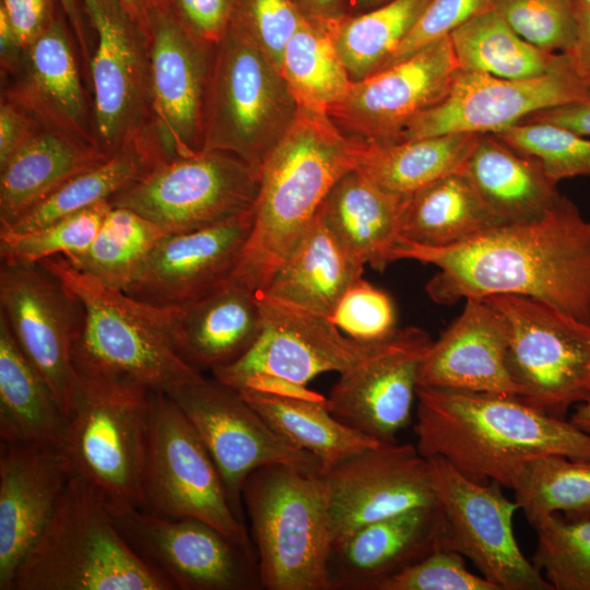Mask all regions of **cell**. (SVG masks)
Returning a JSON list of instances; mask_svg holds the SVG:
<instances>
[{
    "label": "cell",
    "instance_id": "obj_1",
    "mask_svg": "<svg viewBox=\"0 0 590 590\" xmlns=\"http://www.w3.org/2000/svg\"><path fill=\"white\" fill-rule=\"evenodd\" d=\"M403 259L438 269L425 286L436 304L517 295L590 323V221L564 196L538 219L496 225L456 245L400 240L391 261Z\"/></svg>",
    "mask_w": 590,
    "mask_h": 590
},
{
    "label": "cell",
    "instance_id": "obj_2",
    "mask_svg": "<svg viewBox=\"0 0 590 590\" xmlns=\"http://www.w3.org/2000/svg\"><path fill=\"white\" fill-rule=\"evenodd\" d=\"M415 418L421 455L479 483L511 489L521 468L542 456L590 460V435L515 396L417 387Z\"/></svg>",
    "mask_w": 590,
    "mask_h": 590
},
{
    "label": "cell",
    "instance_id": "obj_3",
    "mask_svg": "<svg viewBox=\"0 0 590 590\" xmlns=\"http://www.w3.org/2000/svg\"><path fill=\"white\" fill-rule=\"evenodd\" d=\"M368 145L344 133L326 110L299 105L260 166L252 226L229 280L264 292L332 187L359 167Z\"/></svg>",
    "mask_w": 590,
    "mask_h": 590
},
{
    "label": "cell",
    "instance_id": "obj_4",
    "mask_svg": "<svg viewBox=\"0 0 590 590\" xmlns=\"http://www.w3.org/2000/svg\"><path fill=\"white\" fill-rule=\"evenodd\" d=\"M12 590H176L117 529L103 496L72 474Z\"/></svg>",
    "mask_w": 590,
    "mask_h": 590
},
{
    "label": "cell",
    "instance_id": "obj_5",
    "mask_svg": "<svg viewBox=\"0 0 590 590\" xmlns=\"http://www.w3.org/2000/svg\"><path fill=\"white\" fill-rule=\"evenodd\" d=\"M40 262L82 304L83 322L72 349L78 374L127 379L166 393L202 376L175 350L166 307L111 288L76 270L62 256Z\"/></svg>",
    "mask_w": 590,
    "mask_h": 590
},
{
    "label": "cell",
    "instance_id": "obj_6",
    "mask_svg": "<svg viewBox=\"0 0 590 590\" xmlns=\"http://www.w3.org/2000/svg\"><path fill=\"white\" fill-rule=\"evenodd\" d=\"M261 588L332 590L333 531L322 473L288 464L253 471L243 488Z\"/></svg>",
    "mask_w": 590,
    "mask_h": 590
},
{
    "label": "cell",
    "instance_id": "obj_7",
    "mask_svg": "<svg viewBox=\"0 0 590 590\" xmlns=\"http://www.w3.org/2000/svg\"><path fill=\"white\" fill-rule=\"evenodd\" d=\"M298 109L278 64L228 24L213 49L202 111V150L232 153L259 170Z\"/></svg>",
    "mask_w": 590,
    "mask_h": 590
},
{
    "label": "cell",
    "instance_id": "obj_8",
    "mask_svg": "<svg viewBox=\"0 0 590 590\" xmlns=\"http://www.w3.org/2000/svg\"><path fill=\"white\" fill-rule=\"evenodd\" d=\"M79 375L62 442L72 474L113 506L142 508L153 390Z\"/></svg>",
    "mask_w": 590,
    "mask_h": 590
},
{
    "label": "cell",
    "instance_id": "obj_9",
    "mask_svg": "<svg viewBox=\"0 0 590 590\" xmlns=\"http://www.w3.org/2000/svg\"><path fill=\"white\" fill-rule=\"evenodd\" d=\"M484 298L506 321L518 398L557 418L590 400V323L529 297Z\"/></svg>",
    "mask_w": 590,
    "mask_h": 590
},
{
    "label": "cell",
    "instance_id": "obj_10",
    "mask_svg": "<svg viewBox=\"0 0 590 590\" xmlns=\"http://www.w3.org/2000/svg\"><path fill=\"white\" fill-rule=\"evenodd\" d=\"M141 509L162 517L205 521L256 556L250 534L233 510L211 455L165 392L152 394Z\"/></svg>",
    "mask_w": 590,
    "mask_h": 590
},
{
    "label": "cell",
    "instance_id": "obj_11",
    "mask_svg": "<svg viewBox=\"0 0 590 590\" xmlns=\"http://www.w3.org/2000/svg\"><path fill=\"white\" fill-rule=\"evenodd\" d=\"M259 170L228 152L201 150L166 160L114 196L165 234L208 227L253 208Z\"/></svg>",
    "mask_w": 590,
    "mask_h": 590
},
{
    "label": "cell",
    "instance_id": "obj_12",
    "mask_svg": "<svg viewBox=\"0 0 590 590\" xmlns=\"http://www.w3.org/2000/svg\"><path fill=\"white\" fill-rule=\"evenodd\" d=\"M262 327L251 347L239 358L211 370L214 378L241 390L264 379L306 386L327 371L349 373L367 363L390 337L361 341L341 333L322 315L256 292Z\"/></svg>",
    "mask_w": 590,
    "mask_h": 590
},
{
    "label": "cell",
    "instance_id": "obj_13",
    "mask_svg": "<svg viewBox=\"0 0 590 590\" xmlns=\"http://www.w3.org/2000/svg\"><path fill=\"white\" fill-rule=\"evenodd\" d=\"M81 1L96 34L90 71L98 149L110 156L132 143L154 142L158 145L153 131L150 56L144 26L120 0Z\"/></svg>",
    "mask_w": 590,
    "mask_h": 590
},
{
    "label": "cell",
    "instance_id": "obj_14",
    "mask_svg": "<svg viewBox=\"0 0 590 590\" xmlns=\"http://www.w3.org/2000/svg\"><path fill=\"white\" fill-rule=\"evenodd\" d=\"M167 394L206 447L222 476L233 510L244 524L243 488L257 469L288 464L306 472L322 473L316 457L278 434L239 390L216 378L202 375Z\"/></svg>",
    "mask_w": 590,
    "mask_h": 590
},
{
    "label": "cell",
    "instance_id": "obj_15",
    "mask_svg": "<svg viewBox=\"0 0 590 590\" xmlns=\"http://www.w3.org/2000/svg\"><path fill=\"white\" fill-rule=\"evenodd\" d=\"M0 316L68 417L79 386L72 349L83 322L81 302L42 262L1 260Z\"/></svg>",
    "mask_w": 590,
    "mask_h": 590
},
{
    "label": "cell",
    "instance_id": "obj_16",
    "mask_svg": "<svg viewBox=\"0 0 590 590\" xmlns=\"http://www.w3.org/2000/svg\"><path fill=\"white\" fill-rule=\"evenodd\" d=\"M106 507L127 543L176 589L261 588L257 557L208 522L156 516L131 506Z\"/></svg>",
    "mask_w": 590,
    "mask_h": 590
},
{
    "label": "cell",
    "instance_id": "obj_17",
    "mask_svg": "<svg viewBox=\"0 0 590 590\" xmlns=\"http://www.w3.org/2000/svg\"><path fill=\"white\" fill-rule=\"evenodd\" d=\"M428 460L451 547L498 590H553L517 543L514 516L519 507L515 499H508L499 484L473 481L442 458Z\"/></svg>",
    "mask_w": 590,
    "mask_h": 590
},
{
    "label": "cell",
    "instance_id": "obj_18",
    "mask_svg": "<svg viewBox=\"0 0 590 590\" xmlns=\"http://www.w3.org/2000/svg\"><path fill=\"white\" fill-rule=\"evenodd\" d=\"M148 35L153 131L166 160L202 150V111L214 45L198 37L169 0H150Z\"/></svg>",
    "mask_w": 590,
    "mask_h": 590
},
{
    "label": "cell",
    "instance_id": "obj_19",
    "mask_svg": "<svg viewBox=\"0 0 590 590\" xmlns=\"http://www.w3.org/2000/svg\"><path fill=\"white\" fill-rule=\"evenodd\" d=\"M590 96L566 56L530 79H503L458 70L441 102L416 117L397 142L449 133H498L528 116Z\"/></svg>",
    "mask_w": 590,
    "mask_h": 590
},
{
    "label": "cell",
    "instance_id": "obj_20",
    "mask_svg": "<svg viewBox=\"0 0 590 590\" xmlns=\"http://www.w3.org/2000/svg\"><path fill=\"white\" fill-rule=\"evenodd\" d=\"M458 70L448 36L353 82L327 113L347 135L369 144L393 143L409 123L444 99Z\"/></svg>",
    "mask_w": 590,
    "mask_h": 590
},
{
    "label": "cell",
    "instance_id": "obj_21",
    "mask_svg": "<svg viewBox=\"0 0 590 590\" xmlns=\"http://www.w3.org/2000/svg\"><path fill=\"white\" fill-rule=\"evenodd\" d=\"M322 475L329 488L333 546L374 521L438 505L429 460L412 444L379 442Z\"/></svg>",
    "mask_w": 590,
    "mask_h": 590
},
{
    "label": "cell",
    "instance_id": "obj_22",
    "mask_svg": "<svg viewBox=\"0 0 590 590\" xmlns=\"http://www.w3.org/2000/svg\"><path fill=\"white\" fill-rule=\"evenodd\" d=\"M432 341L421 328H397L382 352L340 375L327 398L329 411L380 442L396 441L412 420L420 365Z\"/></svg>",
    "mask_w": 590,
    "mask_h": 590
},
{
    "label": "cell",
    "instance_id": "obj_23",
    "mask_svg": "<svg viewBox=\"0 0 590 590\" xmlns=\"http://www.w3.org/2000/svg\"><path fill=\"white\" fill-rule=\"evenodd\" d=\"M252 221L253 208L208 227L165 234L123 292L160 307L206 294L229 279Z\"/></svg>",
    "mask_w": 590,
    "mask_h": 590
},
{
    "label": "cell",
    "instance_id": "obj_24",
    "mask_svg": "<svg viewBox=\"0 0 590 590\" xmlns=\"http://www.w3.org/2000/svg\"><path fill=\"white\" fill-rule=\"evenodd\" d=\"M64 21L58 8L44 32L23 50L16 69L4 78L1 97L23 109L40 128L98 149L92 102Z\"/></svg>",
    "mask_w": 590,
    "mask_h": 590
},
{
    "label": "cell",
    "instance_id": "obj_25",
    "mask_svg": "<svg viewBox=\"0 0 590 590\" xmlns=\"http://www.w3.org/2000/svg\"><path fill=\"white\" fill-rule=\"evenodd\" d=\"M71 475L59 447L0 441V590H12Z\"/></svg>",
    "mask_w": 590,
    "mask_h": 590
},
{
    "label": "cell",
    "instance_id": "obj_26",
    "mask_svg": "<svg viewBox=\"0 0 590 590\" xmlns=\"http://www.w3.org/2000/svg\"><path fill=\"white\" fill-rule=\"evenodd\" d=\"M508 342L498 310L484 297L468 298L424 354L418 387L517 397L507 363Z\"/></svg>",
    "mask_w": 590,
    "mask_h": 590
},
{
    "label": "cell",
    "instance_id": "obj_27",
    "mask_svg": "<svg viewBox=\"0 0 590 590\" xmlns=\"http://www.w3.org/2000/svg\"><path fill=\"white\" fill-rule=\"evenodd\" d=\"M440 547L452 548L438 505L374 521L333 546L329 565L332 589L378 590L385 580Z\"/></svg>",
    "mask_w": 590,
    "mask_h": 590
},
{
    "label": "cell",
    "instance_id": "obj_28",
    "mask_svg": "<svg viewBox=\"0 0 590 590\" xmlns=\"http://www.w3.org/2000/svg\"><path fill=\"white\" fill-rule=\"evenodd\" d=\"M166 308L175 350L200 371L239 358L262 327L256 292L229 279L189 303Z\"/></svg>",
    "mask_w": 590,
    "mask_h": 590
},
{
    "label": "cell",
    "instance_id": "obj_29",
    "mask_svg": "<svg viewBox=\"0 0 590 590\" xmlns=\"http://www.w3.org/2000/svg\"><path fill=\"white\" fill-rule=\"evenodd\" d=\"M408 198L385 189L355 168L338 180L319 210L361 263L382 271L392 262Z\"/></svg>",
    "mask_w": 590,
    "mask_h": 590
},
{
    "label": "cell",
    "instance_id": "obj_30",
    "mask_svg": "<svg viewBox=\"0 0 590 590\" xmlns=\"http://www.w3.org/2000/svg\"><path fill=\"white\" fill-rule=\"evenodd\" d=\"M463 172L498 225L538 219L562 197L535 158L493 133L479 134Z\"/></svg>",
    "mask_w": 590,
    "mask_h": 590
},
{
    "label": "cell",
    "instance_id": "obj_31",
    "mask_svg": "<svg viewBox=\"0 0 590 590\" xmlns=\"http://www.w3.org/2000/svg\"><path fill=\"white\" fill-rule=\"evenodd\" d=\"M364 267L319 210L263 293L329 318Z\"/></svg>",
    "mask_w": 590,
    "mask_h": 590
},
{
    "label": "cell",
    "instance_id": "obj_32",
    "mask_svg": "<svg viewBox=\"0 0 590 590\" xmlns=\"http://www.w3.org/2000/svg\"><path fill=\"white\" fill-rule=\"evenodd\" d=\"M109 156L40 128L0 166V228L7 227L79 173Z\"/></svg>",
    "mask_w": 590,
    "mask_h": 590
},
{
    "label": "cell",
    "instance_id": "obj_33",
    "mask_svg": "<svg viewBox=\"0 0 590 590\" xmlns=\"http://www.w3.org/2000/svg\"><path fill=\"white\" fill-rule=\"evenodd\" d=\"M68 417L0 316V441L62 447Z\"/></svg>",
    "mask_w": 590,
    "mask_h": 590
},
{
    "label": "cell",
    "instance_id": "obj_34",
    "mask_svg": "<svg viewBox=\"0 0 590 590\" xmlns=\"http://www.w3.org/2000/svg\"><path fill=\"white\" fill-rule=\"evenodd\" d=\"M239 391L278 434L316 457L322 472L380 442L337 418L328 409L327 398L307 399L256 389Z\"/></svg>",
    "mask_w": 590,
    "mask_h": 590
},
{
    "label": "cell",
    "instance_id": "obj_35",
    "mask_svg": "<svg viewBox=\"0 0 590 590\" xmlns=\"http://www.w3.org/2000/svg\"><path fill=\"white\" fill-rule=\"evenodd\" d=\"M498 225L463 170L444 176L409 196L400 240L444 247Z\"/></svg>",
    "mask_w": 590,
    "mask_h": 590
},
{
    "label": "cell",
    "instance_id": "obj_36",
    "mask_svg": "<svg viewBox=\"0 0 590 590\" xmlns=\"http://www.w3.org/2000/svg\"><path fill=\"white\" fill-rule=\"evenodd\" d=\"M163 161L162 152L154 142L129 144L67 180L14 223L0 228V232L33 231L102 201H109Z\"/></svg>",
    "mask_w": 590,
    "mask_h": 590
},
{
    "label": "cell",
    "instance_id": "obj_37",
    "mask_svg": "<svg viewBox=\"0 0 590 590\" xmlns=\"http://www.w3.org/2000/svg\"><path fill=\"white\" fill-rule=\"evenodd\" d=\"M479 134L449 133L386 144H369L357 169L394 193L409 197L464 169Z\"/></svg>",
    "mask_w": 590,
    "mask_h": 590
},
{
    "label": "cell",
    "instance_id": "obj_38",
    "mask_svg": "<svg viewBox=\"0 0 590 590\" xmlns=\"http://www.w3.org/2000/svg\"><path fill=\"white\" fill-rule=\"evenodd\" d=\"M450 40L459 70L503 79L543 75L559 55L523 39L493 5L453 31Z\"/></svg>",
    "mask_w": 590,
    "mask_h": 590
},
{
    "label": "cell",
    "instance_id": "obj_39",
    "mask_svg": "<svg viewBox=\"0 0 590 590\" xmlns=\"http://www.w3.org/2000/svg\"><path fill=\"white\" fill-rule=\"evenodd\" d=\"M428 0H391L356 16L346 14L328 27L353 82L381 69L408 35Z\"/></svg>",
    "mask_w": 590,
    "mask_h": 590
},
{
    "label": "cell",
    "instance_id": "obj_40",
    "mask_svg": "<svg viewBox=\"0 0 590 590\" xmlns=\"http://www.w3.org/2000/svg\"><path fill=\"white\" fill-rule=\"evenodd\" d=\"M281 71L300 106L326 111L347 95L353 83L328 22L306 16L284 48Z\"/></svg>",
    "mask_w": 590,
    "mask_h": 590
},
{
    "label": "cell",
    "instance_id": "obj_41",
    "mask_svg": "<svg viewBox=\"0 0 590 590\" xmlns=\"http://www.w3.org/2000/svg\"><path fill=\"white\" fill-rule=\"evenodd\" d=\"M164 235L141 214L111 205L88 248L66 259L82 273L123 291Z\"/></svg>",
    "mask_w": 590,
    "mask_h": 590
},
{
    "label": "cell",
    "instance_id": "obj_42",
    "mask_svg": "<svg viewBox=\"0 0 590 590\" xmlns=\"http://www.w3.org/2000/svg\"><path fill=\"white\" fill-rule=\"evenodd\" d=\"M511 489L530 524L553 514L568 520L590 519V460L538 457L521 468Z\"/></svg>",
    "mask_w": 590,
    "mask_h": 590
},
{
    "label": "cell",
    "instance_id": "obj_43",
    "mask_svg": "<svg viewBox=\"0 0 590 590\" xmlns=\"http://www.w3.org/2000/svg\"><path fill=\"white\" fill-rule=\"evenodd\" d=\"M531 526L538 540L531 562L553 590H590V519L553 514Z\"/></svg>",
    "mask_w": 590,
    "mask_h": 590
},
{
    "label": "cell",
    "instance_id": "obj_44",
    "mask_svg": "<svg viewBox=\"0 0 590 590\" xmlns=\"http://www.w3.org/2000/svg\"><path fill=\"white\" fill-rule=\"evenodd\" d=\"M110 209L109 201H102L33 231L0 232L1 260L36 263L80 255L92 244Z\"/></svg>",
    "mask_w": 590,
    "mask_h": 590
},
{
    "label": "cell",
    "instance_id": "obj_45",
    "mask_svg": "<svg viewBox=\"0 0 590 590\" xmlns=\"http://www.w3.org/2000/svg\"><path fill=\"white\" fill-rule=\"evenodd\" d=\"M493 134L535 158L557 185L568 178L590 177V137L541 122L517 123Z\"/></svg>",
    "mask_w": 590,
    "mask_h": 590
},
{
    "label": "cell",
    "instance_id": "obj_46",
    "mask_svg": "<svg viewBox=\"0 0 590 590\" xmlns=\"http://www.w3.org/2000/svg\"><path fill=\"white\" fill-rule=\"evenodd\" d=\"M493 7L523 39L553 54L574 43L578 0H493Z\"/></svg>",
    "mask_w": 590,
    "mask_h": 590
},
{
    "label": "cell",
    "instance_id": "obj_47",
    "mask_svg": "<svg viewBox=\"0 0 590 590\" xmlns=\"http://www.w3.org/2000/svg\"><path fill=\"white\" fill-rule=\"evenodd\" d=\"M304 19L294 0H232L229 24L281 69L284 48Z\"/></svg>",
    "mask_w": 590,
    "mask_h": 590
},
{
    "label": "cell",
    "instance_id": "obj_48",
    "mask_svg": "<svg viewBox=\"0 0 590 590\" xmlns=\"http://www.w3.org/2000/svg\"><path fill=\"white\" fill-rule=\"evenodd\" d=\"M329 319L346 335L361 341L381 340L397 330L391 297L363 278L344 293Z\"/></svg>",
    "mask_w": 590,
    "mask_h": 590
},
{
    "label": "cell",
    "instance_id": "obj_49",
    "mask_svg": "<svg viewBox=\"0 0 590 590\" xmlns=\"http://www.w3.org/2000/svg\"><path fill=\"white\" fill-rule=\"evenodd\" d=\"M378 590H498L482 575L467 568L465 557L440 547L385 580Z\"/></svg>",
    "mask_w": 590,
    "mask_h": 590
},
{
    "label": "cell",
    "instance_id": "obj_50",
    "mask_svg": "<svg viewBox=\"0 0 590 590\" xmlns=\"http://www.w3.org/2000/svg\"><path fill=\"white\" fill-rule=\"evenodd\" d=\"M492 5L493 0H428L408 35L381 69L391 67L426 46L450 36L471 17Z\"/></svg>",
    "mask_w": 590,
    "mask_h": 590
},
{
    "label": "cell",
    "instance_id": "obj_51",
    "mask_svg": "<svg viewBox=\"0 0 590 590\" xmlns=\"http://www.w3.org/2000/svg\"><path fill=\"white\" fill-rule=\"evenodd\" d=\"M189 28L202 40L215 45L225 34L232 0H169Z\"/></svg>",
    "mask_w": 590,
    "mask_h": 590
},
{
    "label": "cell",
    "instance_id": "obj_52",
    "mask_svg": "<svg viewBox=\"0 0 590 590\" xmlns=\"http://www.w3.org/2000/svg\"><path fill=\"white\" fill-rule=\"evenodd\" d=\"M57 4L56 0H1L0 11L24 50L48 26L59 8Z\"/></svg>",
    "mask_w": 590,
    "mask_h": 590
},
{
    "label": "cell",
    "instance_id": "obj_53",
    "mask_svg": "<svg viewBox=\"0 0 590 590\" xmlns=\"http://www.w3.org/2000/svg\"><path fill=\"white\" fill-rule=\"evenodd\" d=\"M39 129V125L23 109L1 97L0 166L4 165Z\"/></svg>",
    "mask_w": 590,
    "mask_h": 590
},
{
    "label": "cell",
    "instance_id": "obj_54",
    "mask_svg": "<svg viewBox=\"0 0 590 590\" xmlns=\"http://www.w3.org/2000/svg\"><path fill=\"white\" fill-rule=\"evenodd\" d=\"M529 122L551 123L590 137V96L580 102L536 111L519 123Z\"/></svg>",
    "mask_w": 590,
    "mask_h": 590
},
{
    "label": "cell",
    "instance_id": "obj_55",
    "mask_svg": "<svg viewBox=\"0 0 590 590\" xmlns=\"http://www.w3.org/2000/svg\"><path fill=\"white\" fill-rule=\"evenodd\" d=\"M577 34L573 45L564 52L578 78L590 87V5L578 0Z\"/></svg>",
    "mask_w": 590,
    "mask_h": 590
},
{
    "label": "cell",
    "instance_id": "obj_56",
    "mask_svg": "<svg viewBox=\"0 0 590 590\" xmlns=\"http://www.w3.org/2000/svg\"><path fill=\"white\" fill-rule=\"evenodd\" d=\"M22 52L23 49L19 45L7 16L0 11V61L2 78L8 76L16 69Z\"/></svg>",
    "mask_w": 590,
    "mask_h": 590
},
{
    "label": "cell",
    "instance_id": "obj_57",
    "mask_svg": "<svg viewBox=\"0 0 590 590\" xmlns=\"http://www.w3.org/2000/svg\"><path fill=\"white\" fill-rule=\"evenodd\" d=\"M56 2L63 12L67 22L71 27L72 34L80 48V52L83 56V60L90 62L91 56L87 44L86 26L82 17L78 0H56Z\"/></svg>",
    "mask_w": 590,
    "mask_h": 590
},
{
    "label": "cell",
    "instance_id": "obj_58",
    "mask_svg": "<svg viewBox=\"0 0 590 590\" xmlns=\"http://www.w3.org/2000/svg\"><path fill=\"white\" fill-rule=\"evenodd\" d=\"M300 12L307 19L330 22L344 15L341 11V0H298Z\"/></svg>",
    "mask_w": 590,
    "mask_h": 590
},
{
    "label": "cell",
    "instance_id": "obj_59",
    "mask_svg": "<svg viewBox=\"0 0 590 590\" xmlns=\"http://www.w3.org/2000/svg\"><path fill=\"white\" fill-rule=\"evenodd\" d=\"M569 421L577 428L590 435V400L577 405Z\"/></svg>",
    "mask_w": 590,
    "mask_h": 590
},
{
    "label": "cell",
    "instance_id": "obj_60",
    "mask_svg": "<svg viewBox=\"0 0 590 590\" xmlns=\"http://www.w3.org/2000/svg\"><path fill=\"white\" fill-rule=\"evenodd\" d=\"M128 12L142 25L150 0H120Z\"/></svg>",
    "mask_w": 590,
    "mask_h": 590
},
{
    "label": "cell",
    "instance_id": "obj_61",
    "mask_svg": "<svg viewBox=\"0 0 590 590\" xmlns=\"http://www.w3.org/2000/svg\"><path fill=\"white\" fill-rule=\"evenodd\" d=\"M353 1L357 4L358 8L368 11L379 5H382L391 0H353Z\"/></svg>",
    "mask_w": 590,
    "mask_h": 590
},
{
    "label": "cell",
    "instance_id": "obj_62",
    "mask_svg": "<svg viewBox=\"0 0 590 590\" xmlns=\"http://www.w3.org/2000/svg\"><path fill=\"white\" fill-rule=\"evenodd\" d=\"M583 2H586L588 5H590V0H582Z\"/></svg>",
    "mask_w": 590,
    "mask_h": 590
}]
</instances>
